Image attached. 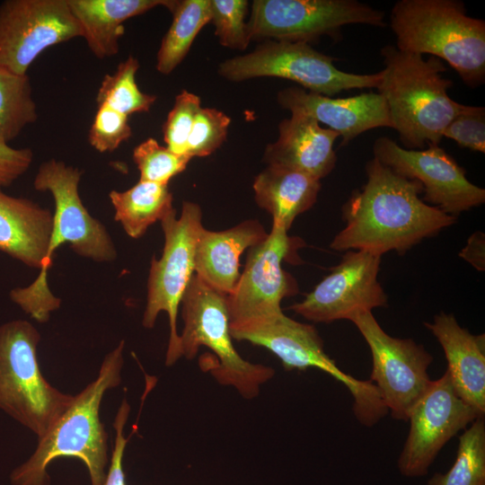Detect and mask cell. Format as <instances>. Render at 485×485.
Instances as JSON below:
<instances>
[{
    "label": "cell",
    "instance_id": "cell-1",
    "mask_svg": "<svg viewBox=\"0 0 485 485\" xmlns=\"http://www.w3.org/2000/svg\"><path fill=\"white\" fill-rule=\"evenodd\" d=\"M366 173L365 185L342 207L345 227L331 241V249L403 254L455 223L456 217L422 200L423 189L417 181L399 175L375 158L366 163Z\"/></svg>",
    "mask_w": 485,
    "mask_h": 485
},
{
    "label": "cell",
    "instance_id": "cell-2",
    "mask_svg": "<svg viewBox=\"0 0 485 485\" xmlns=\"http://www.w3.org/2000/svg\"><path fill=\"white\" fill-rule=\"evenodd\" d=\"M124 340L109 352L98 376L75 395L70 406L39 438L31 456L10 474L12 485H50L48 464L59 457L79 459L87 468L91 485H102L108 466V434L100 419L105 392L121 382Z\"/></svg>",
    "mask_w": 485,
    "mask_h": 485
},
{
    "label": "cell",
    "instance_id": "cell-3",
    "mask_svg": "<svg viewBox=\"0 0 485 485\" xmlns=\"http://www.w3.org/2000/svg\"><path fill=\"white\" fill-rule=\"evenodd\" d=\"M83 172L63 161L50 159L40 164L33 186L38 191H48L53 197L55 212L47 256L38 278L30 286L16 287L10 298L39 322H46L60 306L48 285V271L52 256L64 243L79 256L98 262L112 261L117 257L113 241L105 226L93 217L84 206L78 187Z\"/></svg>",
    "mask_w": 485,
    "mask_h": 485
},
{
    "label": "cell",
    "instance_id": "cell-4",
    "mask_svg": "<svg viewBox=\"0 0 485 485\" xmlns=\"http://www.w3.org/2000/svg\"><path fill=\"white\" fill-rule=\"evenodd\" d=\"M381 55L384 68L376 89L404 148L439 146L443 131L462 105L448 94L453 82L442 75L445 64L436 57L425 59L393 45L382 48Z\"/></svg>",
    "mask_w": 485,
    "mask_h": 485
},
{
    "label": "cell",
    "instance_id": "cell-5",
    "mask_svg": "<svg viewBox=\"0 0 485 485\" xmlns=\"http://www.w3.org/2000/svg\"><path fill=\"white\" fill-rule=\"evenodd\" d=\"M400 50L447 62L463 82H485V22L466 14L458 0H400L390 15Z\"/></svg>",
    "mask_w": 485,
    "mask_h": 485
},
{
    "label": "cell",
    "instance_id": "cell-6",
    "mask_svg": "<svg viewBox=\"0 0 485 485\" xmlns=\"http://www.w3.org/2000/svg\"><path fill=\"white\" fill-rule=\"evenodd\" d=\"M183 329L180 335L181 357L193 359L202 346L215 357L201 367L221 384L232 386L246 399L259 395L260 386L275 371L270 366L243 359L233 345L226 295L216 291L196 274L182 296Z\"/></svg>",
    "mask_w": 485,
    "mask_h": 485
},
{
    "label": "cell",
    "instance_id": "cell-7",
    "mask_svg": "<svg viewBox=\"0 0 485 485\" xmlns=\"http://www.w3.org/2000/svg\"><path fill=\"white\" fill-rule=\"evenodd\" d=\"M40 340L38 330L25 320L0 325V410L38 439L75 397L61 392L42 375L37 357Z\"/></svg>",
    "mask_w": 485,
    "mask_h": 485
},
{
    "label": "cell",
    "instance_id": "cell-8",
    "mask_svg": "<svg viewBox=\"0 0 485 485\" xmlns=\"http://www.w3.org/2000/svg\"><path fill=\"white\" fill-rule=\"evenodd\" d=\"M233 339L264 347L276 355L287 371L314 367L342 383L353 399L357 420L367 427L388 413L376 386L341 371L325 353L323 341L312 324L296 322L282 311L230 324Z\"/></svg>",
    "mask_w": 485,
    "mask_h": 485
},
{
    "label": "cell",
    "instance_id": "cell-9",
    "mask_svg": "<svg viewBox=\"0 0 485 485\" xmlns=\"http://www.w3.org/2000/svg\"><path fill=\"white\" fill-rule=\"evenodd\" d=\"M161 225L164 246L161 258L154 257L151 261L142 324L151 329L161 312L168 314L170 336L165 365L171 366L181 357L177 315L182 296L195 274L196 247L204 228L201 208L196 203L184 201L180 217H176L173 208L161 220Z\"/></svg>",
    "mask_w": 485,
    "mask_h": 485
},
{
    "label": "cell",
    "instance_id": "cell-10",
    "mask_svg": "<svg viewBox=\"0 0 485 485\" xmlns=\"http://www.w3.org/2000/svg\"><path fill=\"white\" fill-rule=\"evenodd\" d=\"M333 61L309 43L268 40L246 55L222 62L218 73L233 82L262 76L285 78L309 92L330 97L342 91L378 87L381 72L347 73L336 67Z\"/></svg>",
    "mask_w": 485,
    "mask_h": 485
},
{
    "label": "cell",
    "instance_id": "cell-11",
    "mask_svg": "<svg viewBox=\"0 0 485 485\" xmlns=\"http://www.w3.org/2000/svg\"><path fill=\"white\" fill-rule=\"evenodd\" d=\"M357 23L384 27V13L357 0H255L248 22L251 40L305 43Z\"/></svg>",
    "mask_w": 485,
    "mask_h": 485
},
{
    "label": "cell",
    "instance_id": "cell-12",
    "mask_svg": "<svg viewBox=\"0 0 485 485\" xmlns=\"http://www.w3.org/2000/svg\"><path fill=\"white\" fill-rule=\"evenodd\" d=\"M352 322L367 343L372 355L370 381L395 419L408 420L409 413L431 380L428 369L433 357L411 339L387 334L372 312L354 314Z\"/></svg>",
    "mask_w": 485,
    "mask_h": 485
},
{
    "label": "cell",
    "instance_id": "cell-13",
    "mask_svg": "<svg viewBox=\"0 0 485 485\" xmlns=\"http://www.w3.org/2000/svg\"><path fill=\"white\" fill-rule=\"evenodd\" d=\"M304 242L287 234L272 222L265 240L249 249L244 269L234 291L226 295L230 324L271 314L281 310L283 298L297 294L298 286L282 268L283 260L295 262Z\"/></svg>",
    "mask_w": 485,
    "mask_h": 485
},
{
    "label": "cell",
    "instance_id": "cell-14",
    "mask_svg": "<svg viewBox=\"0 0 485 485\" xmlns=\"http://www.w3.org/2000/svg\"><path fill=\"white\" fill-rule=\"evenodd\" d=\"M374 158L399 175L419 182L422 200L456 217L485 202V190L471 182L466 171L439 146L411 150L388 137L376 138Z\"/></svg>",
    "mask_w": 485,
    "mask_h": 485
},
{
    "label": "cell",
    "instance_id": "cell-15",
    "mask_svg": "<svg viewBox=\"0 0 485 485\" xmlns=\"http://www.w3.org/2000/svg\"><path fill=\"white\" fill-rule=\"evenodd\" d=\"M82 37L67 0H5L0 4V67L27 75L47 48Z\"/></svg>",
    "mask_w": 485,
    "mask_h": 485
},
{
    "label": "cell",
    "instance_id": "cell-16",
    "mask_svg": "<svg viewBox=\"0 0 485 485\" xmlns=\"http://www.w3.org/2000/svg\"><path fill=\"white\" fill-rule=\"evenodd\" d=\"M480 417L455 393L446 371L431 380L409 413L410 430L397 463L401 474L427 475L444 445Z\"/></svg>",
    "mask_w": 485,
    "mask_h": 485
},
{
    "label": "cell",
    "instance_id": "cell-17",
    "mask_svg": "<svg viewBox=\"0 0 485 485\" xmlns=\"http://www.w3.org/2000/svg\"><path fill=\"white\" fill-rule=\"evenodd\" d=\"M381 258L363 251H347L340 264L289 309L308 321L330 323L385 307L387 295L377 279Z\"/></svg>",
    "mask_w": 485,
    "mask_h": 485
},
{
    "label": "cell",
    "instance_id": "cell-18",
    "mask_svg": "<svg viewBox=\"0 0 485 485\" xmlns=\"http://www.w3.org/2000/svg\"><path fill=\"white\" fill-rule=\"evenodd\" d=\"M278 102L291 113L309 116L328 126L342 137L341 146L372 128L392 127L387 104L379 93L332 98L293 86L278 92Z\"/></svg>",
    "mask_w": 485,
    "mask_h": 485
},
{
    "label": "cell",
    "instance_id": "cell-19",
    "mask_svg": "<svg viewBox=\"0 0 485 485\" xmlns=\"http://www.w3.org/2000/svg\"><path fill=\"white\" fill-rule=\"evenodd\" d=\"M440 343L455 393L481 417L485 413V336L461 327L454 315L440 313L424 322Z\"/></svg>",
    "mask_w": 485,
    "mask_h": 485
},
{
    "label": "cell",
    "instance_id": "cell-20",
    "mask_svg": "<svg viewBox=\"0 0 485 485\" xmlns=\"http://www.w3.org/2000/svg\"><path fill=\"white\" fill-rule=\"evenodd\" d=\"M340 135L314 119L291 113L278 125V137L268 145L264 161L304 172L317 180L326 177L337 162L333 145Z\"/></svg>",
    "mask_w": 485,
    "mask_h": 485
},
{
    "label": "cell",
    "instance_id": "cell-21",
    "mask_svg": "<svg viewBox=\"0 0 485 485\" xmlns=\"http://www.w3.org/2000/svg\"><path fill=\"white\" fill-rule=\"evenodd\" d=\"M267 236L257 220L219 232L203 228L196 247L195 274L216 291L230 295L241 276L240 256Z\"/></svg>",
    "mask_w": 485,
    "mask_h": 485
},
{
    "label": "cell",
    "instance_id": "cell-22",
    "mask_svg": "<svg viewBox=\"0 0 485 485\" xmlns=\"http://www.w3.org/2000/svg\"><path fill=\"white\" fill-rule=\"evenodd\" d=\"M53 213L24 198L5 194L0 187V251L40 269L47 256Z\"/></svg>",
    "mask_w": 485,
    "mask_h": 485
},
{
    "label": "cell",
    "instance_id": "cell-23",
    "mask_svg": "<svg viewBox=\"0 0 485 485\" xmlns=\"http://www.w3.org/2000/svg\"><path fill=\"white\" fill-rule=\"evenodd\" d=\"M169 0H67L77 21L82 37L98 58L115 56L124 34L123 23L157 7H166Z\"/></svg>",
    "mask_w": 485,
    "mask_h": 485
},
{
    "label": "cell",
    "instance_id": "cell-24",
    "mask_svg": "<svg viewBox=\"0 0 485 485\" xmlns=\"http://www.w3.org/2000/svg\"><path fill=\"white\" fill-rule=\"evenodd\" d=\"M253 190L259 207L288 231L295 217L314 205L321 182L296 170L268 165L255 177Z\"/></svg>",
    "mask_w": 485,
    "mask_h": 485
},
{
    "label": "cell",
    "instance_id": "cell-25",
    "mask_svg": "<svg viewBox=\"0 0 485 485\" xmlns=\"http://www.w3.org/2000/svg\"><path fill=\"white\" fill-rule=\"evenodd\" d=\"M109 198L115 209V221L135 239L173 209L172 194L167 185L140 180L128 190H111Z\"/></svg>",
    "mask_w": 485,
    "mask_h": 485
},
{
    "label": "cell",
    "instance_id": "cell-26",
    "mask_svg": "<svg viewBox=\"0 0 485 485\" xmlns=\"http://www.w3.org/2000/svg\"><path fill=\"white\" fill-rule=\"evenodd\" d=\"M166 8L173 18L156 56V70L163 75L181 64L196 36L211 22L210 0H169Z\"/></svg>",
    "mask_w": 485,
    "mask_h": 485
},
{
    "label": "cell",
    "instance_id": "cell-27",
    "mask_svg": "<svg viewBox=\"0 0 485 485\" xmlns=\"http://www.w3.org/2000/svg\"><path fill=\"white\" fill-rule=\"evenodd\" d=\"M37 119L29 76L0 67V142L13 141Z\"/></svg>",
    "mask_w": 485,
    "mask_h": 485
},
{
    "label": "cell",
    "instance_id": "cell-28",
    "mask_svg": "<svg viewBox=\"0 0 485 485\" xmlns=\"http://www.w3.org/2000/svg\"><path fill=\"white\" fill-rule=\"evenodd\" d=\"M451 468L435 473L428 485H485V421L477 418L459 436Z\"/></svg>",
    "mask_w": 485,
    "mask_h": 485
},
{
    "label": "cell",
    "instance_id": "cell-29",
    "mask_svg": "<svg viewBox=\"0 0 485 485\" xmlns=\"http://www.w3.org/2000/svg\"><path fill=\"white\" fill-rule=\"evenodd\" d=\"M138 68V60L130 55L118 65L113 74L105 75L96 95L97 105L107 104L127 116L148 112L157 97L138 88L136 82Z\"/></svg>",
    "mask_w": 485,
    "mask_h": 485
},
{
    "label": "cell",
    "instance_id": "cell-30",
    "mask_svg": "<svg viewBox=\"0 0 485 485\" xmlns=\"http://www.w3.org/2000/svg\"><path fill=\"white\" fill-rule=\"evenodd\" d=\"M191 158L177 154L149 137L133 150V160L140 172V181L168 185L175 175L182 172Z\"/></svg>",
    "mask_w": 485,
    "mask_h": 485
},
{
    "label": "cell",
    "instance_id": "cell-31",
    "mask_svg": "<svg viewBox=\"0 0 485 485\" xmlns=\"http://www.w3.org/2000/svg\"><path fill=\"white\" fill-rule=\"evenodd\" d=\"M211 22L222 46L243 50L251 40L245 17L246 0H210Z\"/></svg>",
    "mask_w": 485,
    "mask_h": 485
},
{
    "label": "cell",
    "instance_id": "cell-32",
    "mask_svg": "<svg viewBox=\"0 0 485 485\" xmlns=\"http://www.w3.org/2000/svg\"><path fill=\"white\" fill-rule=\"evenodd\" d=\"M231 119L223 111L201 108L190 133L186 155L207 156L225 142Z\"/></svg>",
    "mask_w": 485,
    "mask_h": 485
},
{
    "label": "cell",
    "instance_id": "cell-33",
    "mask_svg": "<svg viewBox=\"0 0 485 485\" xmlns=\"http://www.w3.org/2000/svg\"><path fill=\"white\" fill-rule=\"evenodd\" d=\"M200 103L198 95L186 90L175 97L173 107L163 125V139L166 147L172 152L186 155L188 138L195 118L201 109Z\"/></svg>",
    "mask_w": 485,
    "mask_h": 485
},
{
    "label": "cell",
    "instance_id": "cell-34",
    "mask_svg": "<svg viewBox=\"0 0 485 485\" xmlns=\"http://www.w3.org/2000/svg\"><path fill=\"white\" fill-rule=\"evenodd\" d=\"M97 106L88 141L100 153L112 152L132 136L128 116L104 103Z\"/></svg>",
    "mask_w": 485,
    "mask_h": 485
},
{
    "label": "cell",
    "instance_id": "cell-35",
    "mask_svg": "<svg viewBox=\"0 0 485 485\" xmlns=\"http://www.w3.org/2000/svg\"><path fill=\"white\" fill-rule=\"evenodd\" d=\"M443 137L453 139L461 147L484 154V107L462 104L458 113L443 131Z\"/></svg>",
    "mask_w": 485,
    "mask_h": 485
},
{
    "label": "cell",
    "instance_id": "cell-36",
    "mask_svg": "<svg viewBox=\"0 0 485 485\" xmlns=\"http://www.w3.org/2000/svg\"><path fill=\"white\" fill-rule=\"evenodd\" d=\"M130 411L127 400H123L116 414L113 427L116 431L111 463L102 485H127L122 467L123 454L129 437L124 436V428Z\"/></svg>",
    "mask_w": 485,
    "mask_h": 485
},
{
    "label": "cell",
    "instance_id": "cell-37",
    "mask_svg": "<svg viewBox=\"0 0 485 485\" xmlns=\"http://www.w3.org/2000/svg\"><path fill=\"white\" fill-rule=\"evenodd\" d=\"M32 161L31 148H13L0 142V187L11 185L27 172Z\"/></svg>",
    "mask_w": 485,
    "mask_h": 485
},
{
    "label": "cell",
    "instance_id": "cell-38",
    "mask_svg": "<svg viewBox=\"0 0 485 485\" xmlns=\"http://www.w3.org/2000/svg\"><path fill=\"white\" fill-rule=\"evenodd\" d=\"M459 256L472 265L477 270L485 269V235L481 232L472 234L460 251Z\"/></svg>",
    "mask_w": 485,
    "mask_h": 485
}]
</instances>
